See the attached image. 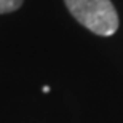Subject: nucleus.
Returning a JSON list of instances; mask_svg holds the SVG:
<instances>
[{"label": "nucleus", "instance_id": "nucleus-2", "mask_svg": "<svg viewBox=\"0 0 123 123\" xmlns=\"http://www.w3.org/2000/svg\"><path fill=\"white\" fill-rule=\"evenodd\" d=\"M24 0H0V14L13 13L18 8H21Z\"/></svg>", "mask_w": 123, "mask_h": 123}, {"label": "nucleus", "instance_id": "nucleus-1", "mask_svg": "<svg viewBox=\"0 0 123 123\" xmlns=\"http://www.w3.org/2000/svg\"><path fill=\"white\" fill-rule=\"evenodd\" d=\"M75 21L96 35L110 37L118 31L120 19L110 0H64Z\"/></svg>", "mask_w": 123, "mask_h": 123}]
</instances>
